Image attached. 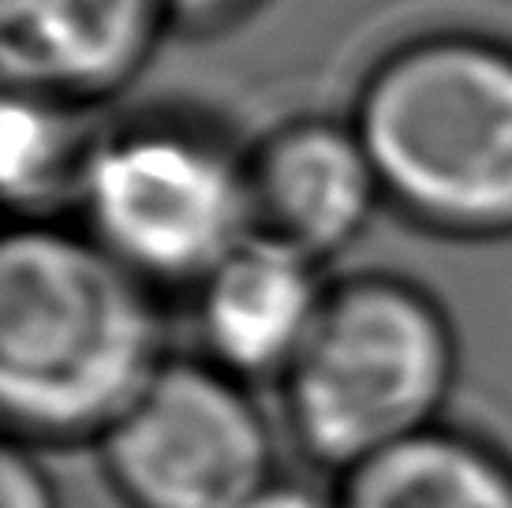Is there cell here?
Instances as JSON below:
<instances>
[{
  "mask_svg": "<svg viewBox=\"0 0 512 508\" xmlns=\"http://www.w3.org/2000/svg\"><path fill=\"white\" fill-rule=\"evenodd\" d=\"M124 508H243L277 479L251 385L206 359H169L98 438Z\"/></svg>",
  "mask_w": 512,
  "mask_h": 508,
  "instance_id": "5",
  "label": "cell"
},
{
  "mask_svg": "<svg viewBox=\"0 0 512 508\" xmlns=\"http://www.w3.org/2000/svg\"><path fill=\"white\" fill-rule=\"evenodd\" d=\"M243 508H341L337 505V494H322L311 482H292V479H277L258 490Z\"/></svg>",
  "mask_w": 512,
  "mask_h": 508,
  "instance_id": "13",
  "label": "cell"
},
{
  "mask_svg": "<svg viewBox=\"0 0 512 508\" xmlns=\"http://www.w3.org/2000/svg\"><path fill=\"white\" fill-rule=\"evenodd\" d=\"M322 266L266 236L247 240L195 288L202 359L243 385L285 378L326 307Z\"/></svg>",
  "mask_w": 512,
  "mask_h": 508,
  "instance_id": "8",
  "label": "cell"
},
{
  "mask_svg": "<svg viewBox=\"0 0 512 508\" xmlns=\"http://www.w3.org/2000/svg\"><path fill=\"white\" fill-rule=\"evenodd\" d=\"M75 210L86 236L154 292H195L255 236L247 154L184 116L101 131Z\"/></svg>",
  "mask_w": 512,
  "mask_h": 508,
  "instance_id": "4",
  "label": "cell"
},
{
  "mask_svg": "<svg viewBox=\"0 0 512 508\" xmlns=\"http://www.w3.org/2000/svg\"><path fill=\"white\" fill-rule=\"evenodd\" d=\"M352 127L385 202L449 240L512 236V45L441 30L389 49Z\"/></svg>",
  "mask_w": 512,
  "mask_h": 508,
  "instance_id": "2",
  "label": "cell"
},
{
  "mask_svg": "<svg viewBox=\"0 0 512 508\" xmlns=\"http://www.w3.org/2000/svg\"><path fill=\"white\" fill-rule=\"evenodd\" d=\"M83 113V105L4 90L0 176L8 206L23 221H53L57 206H75L101 135Z\"/></svg>",
  "mask_w": 512,
  "mask_h": 508,
  "instance_id": "10",
  "label": "cell"
},
{
  "mask_svg": "<svg viewBox=\"0 0 512 508\" xmlns=\"http://www.w3.org/2000/svg\"><path fill=\"white\" fill-rule=\"evenodd\" d=\"M165 4H169L172 19H180L184 27L210 30V27H225L232 19L247 15L258 0H165Z\"/></svg>",
  "mask_w": 512,
  "mask_h": 508,
  "instance_id": "12",
  "label": "cell"
},
{
  "mask_svg": "<svg viewBox=\"0 0 512 508\" xmlns=\"http://www.w3.org/2000/svg\"><path fill=\"white\" fill-rule=\"evenodd\" d=\"M0 508H60L57 486L38 452L12 438L0 456Z\"/></svg>",
  "mask_w": 512,
  "mask_h": 508,
  "instance_id": "11",
  "label": "cell"
},
{
  "mask_svg": "<svg viewBox=\"0 0 512 508\" xmlns=\"http://www.w3.org/2000/svg\"><path fill=\"white\" fill-rule=\"evenodd\" d=\"M255 232L333 262L363 236L385 202L378 169L352 120L299 116L247 150Z\"/></svg>",
  "mask_w": 512,
  "mask_h": 508,
  "instance_id": "6",
  "label": "cell"
},
{
  "mask_svg": "<svg viewBox=\"0 0 512 508\" xmlns=\"http://www.w3.org/2000/svg\"><path fill=\"white\" fill-rule=\"evenodd\" d=\"M165 0H0L4 90L101 105L150 64Z\"/></svg>",
  "mask_w": 512,
  "mask_h": 508,
  "instance_id": "7",
  "label": "cell"
},
{
  "mask_svg": "<svg viewBox=\"0 0 512 508\" xmlns=\"http://www.w3.org/2000/svg\"><path fill=\"white\" fill-rule=\"evenodd\" d=\"M169 363L157 292L86 232L19 221L0 251V411L8 438L94 441Z\"/></svg>",
  "mask_w": 512,
  "mask_h": 508,
  "instance_id": "1",
  "label": "cell"
},
{
  "mask_svg": "<svg viewBox=\"0 0 512 508\" xmlns=\"http://www.w3.org/2000/svg\"><path fill=\"white\" fill-rule=\"evenodd\" d=\"M460 374L449 311L400 273L329 284L326 307L281 378L299 449L344 475L441 426Z\"/></svg>",
  "mask_w": 512,
  "mask_h": 508,
  "instance_id": "3",
  "label": "cell"
},
{
  "mask_svg": "<svg viewBox=\"0 0 512 508\" xmlns=\"http://www.w3.org/2000/svg\"><path fill=\"white\" fill-rule=\"evenodd\" d=\"M341 508H512V460L460 426H434L341 475Z\"/></svg>",
  "mask_w": 512,
  "mask_h": 508,
  "instance_id": "9",
  "label": "cell"
}]
</instances>
